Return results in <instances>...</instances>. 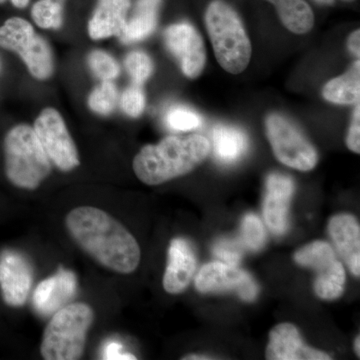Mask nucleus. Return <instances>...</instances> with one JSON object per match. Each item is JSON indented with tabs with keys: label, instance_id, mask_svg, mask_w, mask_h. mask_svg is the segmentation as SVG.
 <instances>
[{
	"label": "nucleus",
	"instance_id": "2",
	"mask_svg": "<svg viewBox=\"0 0 360 360\" xmlns=\"http://www.w3.org/2000/svg\"><path fill=\"white\" fill-rule=\"evenodd\" d=\"M210 148V141L200 134L167 136L158 143L143 146L135 155L132 168L144 184L160 186L200 167Z\"/></svg>",
	"mask_w": 360,
	"mask_h": 360
},
{
	"label": "nucleus",
	"instance_id": "25",
	"mask_svg": "<svg viewBox=\"0 0 360 360\" xmlns=\"http://www.w3.org/2000/svg\"><path fill=\"white\" fill-rule=\"evenodd\" d=\"M90 70L101 82H113L120 77V66L108 52L94 49L87 58Z\"/></svg>",
	"mask_w": 360,
	"mask_h": 360
},
{
	"label": "nucleus",
	"instance_id": "12",
	"mask_svg": "<svg viewBox=\"0 0 360 360\" xmlns=\"http://www.w3.org/2000/svg\"><path fill=\"white\" fill-rule=\"evenodd\" d=\"M295 193L293 180L288 175L270 174L266 179L264 217L269 231L283 236L288 226V212Z\"/></svg>",
	"mask_w": 360,
	"mask_h": 360
},
{
	"label": "nucleus",
	"instance_id": "27",
	"mask_svg": "<svg viewBox=\"0 0 360 360\" xmlns=\"http://www.w3.org/2000/svg\"><path fill=\"white\" fill-rule=\"evenodd\" d=\"M241 239L243 245L250 250L257 251L266 243V232L264 224L255 214H246L241 224Z\"/></svg>",
	"mask_w": 360,
	"mask_h": 360
},
{
	"label": "nucleus",
	"instance_id": "28",
	"mask_svg": "<svg viewBox=\"0 0 360 360\" xmlns=\"http://www.w3.org/2000/svg\"><path fill=\"white\" fill-rule=\"evenodd\" d=\"M167 124L176 131H189L198 129L202 123V118L195 111L177 106L172 108L165 117Z\"/></svg>",
	"mask_w": 360,
	"mask_h": 360
},
{
	"label": "nucleus",
	"instance_id": "34",
	"mask_svg": "<svg viewBox=\"0 0 360 360\" xmlns=\"http://www.w3.org/2000/svg\"><path fill=\"white\" fill-rule=\"evenodd\" d=\"M7 0H0V4H4ZM14 7L18 9H25L30 4V0H9Z\"/></svg>",
	"mask_w": 360,
	"mask_h": 360
},
{
	"label": "nucleus",
	"instance_id": "36",
	"mask_svg": "<svg viewBox=\"0 0 360 360\" xmlns=\"http://www.w3.org/2000/svg\"><path fill=\"white\" fill-rule=\"evenodd\" d=\"M354 350H355V354H356L359 356V355H360V338H359V336H357V338H355Z\"/></svg>",
	"mask_w": 360,
	"mask_h": 360
},
{
	"label": "nucleus",
	"instance_id": "37",
	"mask_svg": "<svg viewBox=\"0 0 360 360\" xmlns=\"http://www.w3.org/2000/svg\"><path fill=\"white\" fill-rule=\"evenodd\" d=\"M184 359H194V360H198V359H210L208 357L203 356V355H187L186 357H184Z\"/></svg>",
	"mask_w": 360,
	"mask_h": 360
},
{
	"label": "nucleus",
	"instance_id": "4",
	"mask_svg": "<svg viewBox=\"0 0 360 360\" xmlns=\"http://www.w3.org/2000/svg\"><path fill=\"white\" fill-rule=\"evenodd\" d=\"M6 174L14 186L34 191L51 174L52 163L30 125H15L4 141Z\"/></svg>",
	"mask_w": 360,
	"mask_h": 360
},
{
	"label": "nucleus",
	"instance_id": "8",
	"mask_svg": "<svg viewBox=\"0 0 360 360\" xmlns=\"http://www.w3.org/2000/svg\"><path fill=\"white\" fill-rule=\"evenodd\" d=\"M195 288L201 293L232 291L245 302L255 300L259 291L248 272L225 262H212L201 267L195 277Z\"/></svg>",
	"mask_w": 360,
	"mask_h": 360
},
{
	"label": "nucleus",
	"instance_id": "6",
	"mask_svg": "<svg viewBox=\"0 0 360 360\" xmlns=\"http://www.w3.org/2000/svg\"><path fill=\"white\" fill-rule=\"evenodd\" d=\"M265 129L274 155L283 165L300 172L316 167L317 151L290 120L272 113L265 120Z\"/></svg>",
	"mask_w": 360,
	"mask_h": 360
},
{
	"label": "nucleus",
	"instance_id": "21",
	"mask_svg": "<svg viewBox=\"0 0 360 360\" xmlns=\"http://www.w3.org/2000/svg\"><path fill=\"white\" fill-rule=\"evenodd\" d=\"M347 274L345 267L338 259L328 267L317 272L314 291L319 297L335 300L340 297L345 290Z\"/></svg>",
	"mask_w": 360,
	"mask_h": 360
},
{
	"label": "nucleus",
	"instance_id": "26",
	"mask_svg": "<svg viewBox=\"0 0 360 360\" xmlns=\"http://www.w3.org/2000/svg\"><path fill=\"white\" fill-rule=\"evenodd\" d=\"M124 68L127 75L135 84H143L153 75L155 70L153 59L146 52L134 51L124 59Z\"/></svg>",
	"mask_w": 360,
	"mask_h": 360
},
{
	"label": "nucleus",
	"instance_id": "38",
	"mask_svg": "<svg viewBox=\"0 0 360 360\" xmlns=\"http://www.w3.org/2000/svg\"><path fill=\"white\" fill-rule=\"evenodd\" d=\"M321 4H326V6H333L335 4V0H317Z\"/></svg>",
	"mask_w": 360,
	"mask_h": 360
},
{
	"label": "nucleus",
	"instance_id": "18",
	"mask_svg": "<svg viewBox=\"0 0 360 360\" xmlns=\"http://www.w3.org/2000/svg\"><path fill=\"white\" fill-rule=\"evenodd\" d=\"M161 2L162 0H137L134 13L120 37L122 42L141 41L155 32Z\"/></svg>",
	"mask_w": 360,
	"mask_h": 360
},
{
	"label": "nucleus",
	"instance_id": "16",
	"mask_svg": "<svg viewBox=\"0 0 360 360\" xmlns=\"http://www.w3.org/2000/svg\"><path fill=\"white\" fill-rule=\"evenodd\" d=\"M131 1L130 0H97V6L87 25L92 40L118 37L124 32Z\"/></svg>",
	"mask_w": 360,
	"mask_h": 360
},
{
	"label": "nucleus",
	"instance_id": "7",
	"mask_svg": "<svg viewBox=\"0 0 360 360\" xmlns=\"http://www.w3.org/2000/svg\"><path fill=\"white\" fill-rule=\"evenodd\" d=\"M33 129L52 165L63 172H72L79 167L77 146L58 110L44 108L35 118Z\"/></svg>",
	"mask_w": 360,
	"mask_h": 360
},
{
	"label": "nucleus",
	"instance_id": "13",
	"mask_svg": "<svg viewBox=\"0 0 360 360\" xmlns=\"http://www.w3.org/2000/svg\"><path fill=\"white\" fill-rule=\"evenodd\" d=\"M195 251L188 240L174 238L168 248L167 266L163 276V288L170 295L186 290L196 271Z\"/></svg>",
	"mask_w": 360,
	"mask_h": 360
},
{
	"label": "nucleus",
	"instance_id": "17",
	"mask_svg": "<svg viewBox=\"0 0 360 360\" xmlns=\"http://www.w3.org/2000/svg\"><path fill=\"white\" fill-rule=\"evenodd\" d=\"M328 232L341 258L355 276L360 274V227L354 215L341 213L329 220Z\"/></svg>",
	"mask_w": 360,
	"mask_h": 360
},
{
	"label": "nucleus",
	"instance_id": "31",
	"mask_svg": "<svg viewBox=\"0 0 360 360\" xmlns=\"http://www.w3.org/2000/svg\"><path fill=\"white\" fill-rule=\"evenodd\" d=\"M347 146L354 153H360V104L356 103L347 137Z\"/></svg>",
	"mask_w": 360,
	"mask_h": 360
},
{
	"label": "nucleus",
	"instance_id": "5",
	"mask_svg": "<svg viewBox=\"0 0 360 360\" xmlns=\"http://www.w3.org/2000/svg\"><path fill=\"white\" fill-rule=\"evenodd\" d=\"M94 319V310L86 303H71L58 310L42 336V357L46 360L82 359Z\"/></svg>",
	"mask_w": 360,
	"mask_h": 360
},
{
	"label": "nucleus",
	"instance_id": "29",
	"mask_svg": "<svg viewBox=\"0 0 360 360\" xmlns=\"http://www.w3.org/2000/svg\"><path fill=\"white\" fill-rule=\"evenodd\" d=\"M146 98L141 85L131 84L124 89L120 97L123 112L132 118L139 117L146 110Z\"/></svg>",
	"mask_w": 360,
	"mask_h": 360
},
{
	"label": "nucleus",
	"instance_id": "14",
	"mask_svg": "<svg viewBox=\"0 0 360 360\" xmlns=\"http://www.w3.org/2000/svg\"><path fill=\"white\" fill-rule=\"evenodd\" d=\"M265 355L269 360L330 359L328 354L305 345L300 331L291 323H281L270 330Z\"/></svg>",
	"mask_w": 360,
	"mask_h": 360
},
{
	"label": "nucleus",
	"instance_id": "19",
	"mask_svg": "<svg viewBox=\"0 0 360 360\" xmlns=\"http://www.w3.org/2000/svg\"><path fill=\"white\" fill-rule=\"evenodd\" d=\"M322 96L331 103L356 104L360 101V61L357 59L347 72L329 80Z\"/></svg>",
	"mask_w": 360,
	"mask_h": 360
},
{
	"label": "nucleus",
	"instance_id": "9",
	"mask_svg": "<svg viewBox=\"0 0 360 360\" xmlns=\"http://www.w3.org/2000/svg\"><path fill=\"white\" fill-rule=\"evenodd\" d=\"M165 44L186 77H200L205 68V42L200 33L187 22L174 23L165 32Z\"/></svg>",
	"mask_w": 360,
	"mask_h": 360
},
{
	"label": "nucleus",
	"instance_id": "3",
	"mask_svg": "<svg viewBox=\"0 0 360 360\" xmlns=\"http://www.w3.org/2000/svg\"><path fill=\"white\" fill-rule=\"evenodd\" d=\"M206 30L219 65L239 75L250 65L251 44L238 13L224 0H212L205 11Z\"/></svg>",
	"mask_w": 360,
	"mask_h": 360
},
{
	"label": "nucleus",
	"instance_id": "11",
	"mask_svg": "<svg viewBox=\"0 0 360 360\" xmlns=\"http://www.w3.org/2000/svg\"><path fill=\"white\" fill-rule=\"evenodd\" d=\"M6 51L18 54L33 78L45 82L53 75L54 59L51 46L44 37L28 28L18 33L7 45Z\"/></svg>",
	"mask_w": 360,
	"mask_h": 360
},
{
	"label": "nucleus",
	"instance_id": "32",
	"mask_svg": "<svg viewBox=\"0 0 360 360\" xmlns=\"http://www.w3.org/2000/svg\"><path fill=\"white\" fill-rule=\"evenodd\" d=\"M123 347L120 343L113 342L108 343L104 348L103 359H136L134 355L123 354Z\"/></svg>",
	"mask_w": 360,
	"mask_h": 360
},
{
	"label": "nucleus",
	"instance_id": "10",
	"mask_svg": "<svg viewBox=\"0 0 360 360\" xmlns=\"http://www.w3.org/2000/svg\"><path fill=\"white\" fill-rule=\"evenodd\" d=\"M33 272L28 260L20 252L4 251L0 255V290L11 307H20L32 290Z\"/></svg>",
	"mask_w": 360,
	"mask_h": 360
},
{
	"label": "nucleus",
	"instance_id": "1",
	"mask_svg": "<svg viewBox=\"0 0 360 360\" xmlns=\"http://www.w3.org/2000/svg\"><path fill=\"white\" fill-rule=\"evenodd\" d=\"M66 229L73 240L105 269L129 274L141 262V248L134 236L108 212L79 206L68 213Z\"/></svg>",
	"mask_w": 360,
	"mask_h": 360
},
{
	"label": "nucleus",
	"instance_id": "30",
	"mask_svg": "<svg viewBox=\"0 0 360 360\" xmlns=\"http://www.w3.org/2000/svg\"><path fill=\"white\" fill-rule=\"evenodd\" d=\"M214 255L225 264L236 265L240 262L241 251L231 241H220L214 248Z\"/></svg>",
	"mask_w": 360,
	"mask_h": 360
},
{
	"label": "nucleus",
	"instance_id": "20",
	"mask_svg": "<svg viewBox=\"0 0 360 360\" xmlns=\"http://www.w3.org/2000/svg\"><path fill=\"white\" fill-rule=\"evenodd\" d=\"M215 155L225 163L239 160L248 146V136L243 130L227 125H217L212 131Z\"/></svg>",
	"mask_w": 360,
	"mask_h": 360
},
{
	"label": "nucleus",
	"instance_id": "39",
	"mask_svg": "<svg viewBox=\"0 0 360 360\" xmlns=\"http://www.w3.org/2000/svg\"><path fill=\"white\" fill-rule=\"evenodd\" d=\"M345 1H352V0H345Z\"/></svg>",
	"mask_w": 360,
	"mask_h": 360
},
{
	"label": "nucleus",
	"instance_id": "15",
	"mask_svg": "<svg viewBox=\"0 0 360 360\" xmlns=\"http://www.w3.org/2000/svg\"><path fill=\"white\" fill-rule=\"evenodd\" d=\"M77 286L75 274L70 270L60 269L35 288L33 307L44 316L54 314L75 296Z\"/></svg>",
	"mask_w": 360,
	"mask_h": 360
},
{
	"label": "nucleus",
	"instance_id": "35",
	"mask_svg": "<svg viewBox=\"0 0 360 360\" xmlns=\"http://www.w3.org/2000/svg\"><path fill=\"white\" fill-rule=\"evenodd\" d=\"M266 1L274 4V6H276V8H278V7L283 6V4H288L290 0H266Z\"/></svg>",
	"mask_w": 360,
	"mask_h": 360
},
{
	"label": "nucleus",
	"instance_id": "22",
	"mask_svg": "<svg viewBox=\"0 0 360 360\" xmlns=\"http://www.w3.org/2000/svg\"><path fill=\"white\" fill-rule=\"evenodd\" d=\"M338 259L333 248L324 241H314L296 251L295 262L303 267L319 271Z\"/></svg>",
	"mask_w": 360,
	"mask_h": 360
},
{
	"label": "nucleus",
	"instance_id": "23",
	"mask_svg": "<svg viewBox=\"0 0 360 360\" xmlns=\"http://www.w3.org/2000/svg\"><path fill=\"white\" fill-rule=\"evenodd\" d=\"M33 22L45 30H58L63 23L60 0H37L32 7Z\"/></svg>",
	"mask_w": 360,
	"mask_h": 360
},
{
	"label": "nucleus",
	"instance_id": "33",
	"mask_svg": "<svg viewBox=\"0 0 360 360\" xmlns=\"http://www.w3.org/2000/svg\"><path fill=\"white\" fill-rule=\"evenodd\" d=\"M347 46L349 51L359 58L360 56V30H357L350 34L347 40Z\"/></svg>",
	"mask_w": 360,
	"mask_h": 360
},
{
	"label": "nucleus",
	"instance_id": "24",
	"mask_svg": "<svg viewBox=\"0 0 360 360\" xmlns=\"http://www.w3.org/2000/svg\"><path fill=\"white\" fill-rule=\"evenodd\" d=\"M118 103L117 87L113 82H101L90 92L87 104L97 115L108 116L115 110Z\"/></svg>",
	"mask_w": 360,
	"mask_h": 360
}]
</instances>
